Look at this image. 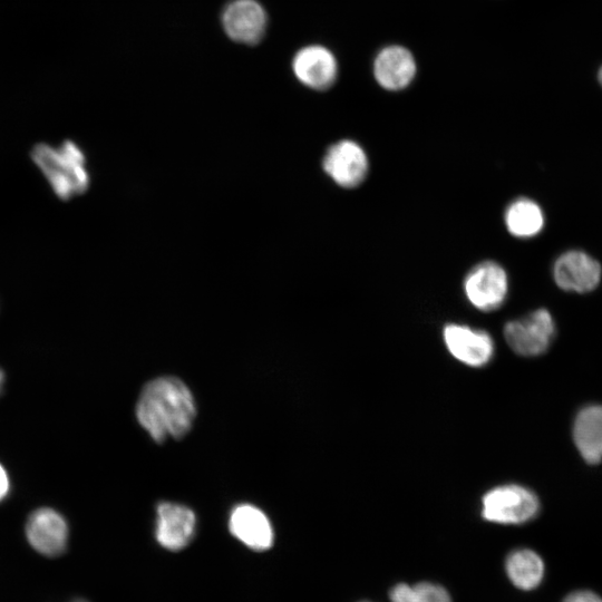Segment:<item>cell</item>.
<instances>
[{
	"instance_id": "7",
	"label": "cell",
	"mask_w": 602,
	"mask_h": 602,
	"mask_svg": "<svg viewBox=\"0 0 602 602\" xmlns=\"http://www.w3.org/2000/svg\"><path fill=\"white\" fill-rule=\"evenodd\" d=\"M327 175L339 186H358L368 172V158L363 148L350 139L332 144L322 158Z\"/></svg>"
},
{
	"instance_id": "3",
	"label": "cell",
	"mask_w": 602,
	"mask_h": 602,
	"mask_svg": "<svg viewBox=\"0 0 602 602\" xmlns=\"http://www.w3.org/2000/svg\"><path fill=\"white\" fill-rule=\"evenodd\" d=\"M538 509L537 496L517 484L496 486L482 497V517L495 524H524L533 520Z\"/></svg>"
},
{
	"instance_id": "5",
	"label": "cell",
	"mask_w": 602,
	"mask_h": 602,
	"mask_svg": "<svg viewBox=\"0 0 602 602\" xmlns=\"http://www.w3.org/2000/svg\"><path fill=\"white\" fill-rule=\"evenodd\" d=\"M464 291L472 305L480 311L498 309L506 299V271L494 261H484L470 269L464 280Z\"/></svg>"
},
{
	"instance_id": "21",
	"label": "cell",
	"mask_w": 602,
	"mask_h": 602,
	"mask_svg": "<svg viewBox=\"0 0 602 602\" xmlns=\"http://www.w3.org/2000/svg\"><path fill=\"white\" fill-rule=\"evenodd\" d=\"M11 489V482L9 474L4 466L0 463V503L4 501Z\"/></svg>"
},
{
	"instance_id": "20",
	"label": "cell",
	"mask_w": 602,
	"mask_h": 602,
	"mask_svg": "<svg viewBox=\"0 0 602 602\" xmlns=\"http://www.w3.org/2000/svg\"><path fill=\"white\" fill-rule=\"evenodd\" d=\"M563 602H602V598L592 591L581 590L566 595Z\"/></svg>"
},
{
	"instance_id": "19",
	"label": "cell",
	"mask_w": 602,
	"mask_h": 602,
	"mask_svg": "<svg viewBox=\"0 0 602 602\" xmlns=\"http://www.w3.org/2000/svg\"><path fill=\"white\" fill-rule=\"evenodd\" d=\"M412 596V585L397 583L389 591L390 602H410Z\"/></svg>"
},
{
	"instance_id": "25",
	"label": "cell",
	"mask_w": 602,
	"mask_h": 602,
	"mask_svg": "<svg viewBox=\"0 0 602 602\" xmlns=\"http://www.w3.org/2000/svg\"><path fill=\"white\" fill-rule=\"evenodd\" d=\"M362 602H368V601H362Z\"/></svg>"
},
{
	"instance_id": "8",
	"label": "cell",
	"mask_w": 602,
	"mask_h": 602,
	"mask_svg": "<svg viewBox=\"0 0 602 602\" xmlns=\"http://www.w3.org/2000/svg\"><path fill=\"white\" fill-rule=\"evenodd\" d=\"M443 340L448 352L469 367H483L494 355V341L489 333L466 324H446L443 329Z\"/></svg>"
},
{
	"instance_id": "11",
	"label": "cell",
	"mask_w": 602,
	"mask_h": 602,
	"mask_svg": "<svg viewBox=\"0 0 602 602\" xmlns=\"http://www.w3.org/2000/svg\"><path fill=\"white\" fill-rule=\"evenodd\" d=\"M553 273L561 289L589 292L600 282L601 266L596 260L584 252L569 251L556 260Z\"/></svg>"
},
{
	"instance_id": "12",
	"label": "cell",
	"mask_w": 602,
	"mask_h": 602,
	"mask_svg": "<svg viewBox=\"0 0 602 602\" xmlns=\"http://www.w3.org/2000/svg\"><path fill=\"white\" fill-rule=\"evenodd\" d=\"M196 518L186 506L162 503L157 507L156 540L165 548L178 551L194 536Z\"/></svg>"
},
{
	"instance_id": "16",
	"label": "cell",
	"mask_w": 602,
	"mask_h": 602,
	"mask_svg": "<svg viewBox=\"0 0 602 602\" xmlns=\"http://www.w3.org/2000/svg\"><path fill=\"white\" fill-rule=\"evenodd\" d=\"M505 572L515 588L530 591L536 589L543 581L545 566L535 551L517 548L507 555Z\"/></svg>"
},
{
	"instance_id": "24",
	"label": "cell",
	"mask_w": 602,
	"mask_h": 602,
	"mask_svg": "<svg viewBox=\"0 0 602 602\" xmlns=\"http://www.w3.org/2000/svg\"><path fill=\"white\" fill-rule=\"evenodd\" d=\"M74 602H87V601L78 599V600H75Z\"/></svg>"
},
{
	"instance_id": "6",
	"label": "cell",
	"mask_w": 602,
	"mask_h": 602,
	"mask_svg": "<svg viewBox=\"0 0 602 602\" xmlns=\"http://www.w3.org/2000/svg\"><path fill=\"white\" fill-rule=\"evenodd\" d=\"M26 536L38 553L49 557L58 556L67 547L68 523L58 511L40 507L28 516Z\"/></svg>"
},
{
	"instance_id": "2",
	"label": "cell",
	"mask_w": 602,
	"mask_h": 602,
	"mask_svg": "<svg viewBox=\"0 0 602 602\" xmlns=\"http://www.w3.org/2000/svg\"><path fill=\"white\" fill-rule=\"evenodd\" d=\"M31 159L40 169L56 196L67 201L79 196L89 187L87 159L81 148L72 140L58 146L36 144Z\"/></svg>"
},
{
	"instance_id": "14",
	"label": "cell",
	"mask_w": 602,
	"mask_h": 602,
	"mask_svg": "<svg viewBox=\"0 0 602 602\" xmlns=\"http://www.w3.org/2000/svg\"><path fill=\"white\" fill-rule=\"evenodd\" d=\"M373 74L379 85L388 90L407 87L415 77L416 62L406 48L389 46L376 57Z\"/></svg>"
},
{
	"instance_id": "15",
	"label": "cell",
	"mask_w": 602,
	"mask_h": 602,
	"mask_svg": "<svg viewBox=\"0 0 602 602\" xmlns=\"http://www.w3.org/2000/svg\"><path fill=\"white\" fill-rule=\"evenodd\" d=\"M576 448L585 462L596 464L602 459V406H589L576 416L573 426Z\"/></svg>"
},
{
	"instance_id": "17",
	"label": "cell",
	"mask_w": 602,
	"mask_h": 602,
	"mask_svg": "<svg viewBox=\"0 0 602 602\" xmlns=\"http://www.w3.org/2000/svg\"><path fill=\"white\" fill-rule=\"evenodd\" d=\"M504 221L514 236L532 237L543 229L544 215L534 201L521 197L507 206Z\"/></svg>"
},
{
	"instance_id": "4",
	"label": "cell",
	"mask_w": 602,
	"mask_h": 602,
	"mask_svg": "<svg viewBox=\"0 0 602 602\" xmlns=\"http://www.w3.org/2000/svg\"><path fill=\"white\" fill-rule=\"evenodd\" d=\"M555 332L551 313L538 309L530 314L506 322L504 338L509 348L523 357L544 353L550 347Z\"/></svg>"
},
{
	"instance_id": "22",
	"label": "cell",
	"mask_w": 602,
	"mask_h": 602,
	"mask_svg": "<svg viewBox=\"0 0 602 602\" xmlns=\"http://www.w3.org/2000/svg\"><path fill=\"white\" fill-rule=\"evenodd\" d=\"M3 385H4V373H3V371L0 369V395H1V392H2Z\"/></svg>"
},
{
	"instance_id": "1",
	"label": "cell",
	"mask_w": 602,
	"mask_h": 602,
	"mask_svg": "<svg viewBox=\"0 0 602 602\" xmlns=\"http://www.w3.org/2000/svg\"><path fill=\"white\" fill-rule=\"evenodd\" d=\"M195 412L190 389L175 377H159L146 383L136 405L138 423L157 443L183 437L191 429Z\"/></svg>"
},
{
	"instance_id": "23",
	"label": "cell",
	"mask_w": 602,
	"mask_h": 602,
	"mask_svg": "<svg viewBox=\"0 0 602 602\" xmlns=\"http://www.w3.org/2000/svg\"><path fill=\"white\" fill-rule=\"evenodd\" d=\"M599 80H600V82H601V85H602V68H601L600 71H599Z\"/></svg>"
},
{
	"instance_id": "18",
	"label": "cell",
	"mask_w": 602,
	"mask_h": 602,
	"mask_svg": "<svg viewBox=\"0 0 602 602\" xmlns=\"http://www.w3.org/2000/svg\"><path fill=\"white\" fill-rule=\"evenodd\" d=\"M410 602H453L448 591L434 582H419L412 585Z\"/></svg>"
},
{
	"instance_id": "13",
	"label": "cell",
	"mask_w": 602,
	"mask_h": 602,
	"mask_svg": "<svg viewBox=\"0 0 602 602\" xmlns=\"http://www.w3.org/2000/svg\"><path fill=\"white\" fill-rule=\"evenodd\" d=\"M229 527L233 536L255 551H265L273 543V531L266 515L255 506H236L230 516Z\"/></svg>"
},
{
	"instance_id": "9",
	"label": "cell",
	"mask_w": 602,
	"mask_h": 602,
	"mask_svg": "<svg viewBox=\"0 0 602 602\" xmlns=\"http://www.w3.org/2000/svg\"><path fill=\"white\" fill-rule=\"evenodd\" d=\"M222 25L232 40L254 45L266 31L268 14L256 0H232L223 10Z\"/></svg>"
},
{
	"instance_id": "10",
	"label": "cell",
	"mask_w": 602,
	"mask_h": 602,
	"mask_svg": "<svg viewBox=\"0 0 602 602\" xmlns=\"http://www.w3.org/2000/svg\"><path fill=\"white\" fill-rule=\"evenodd\" d=\"M292 69L299 81L317 90L328 89L338 75L334 56L329 49L319 45L300 49L293 58Z\"/></svg>"
}]
</instances>
